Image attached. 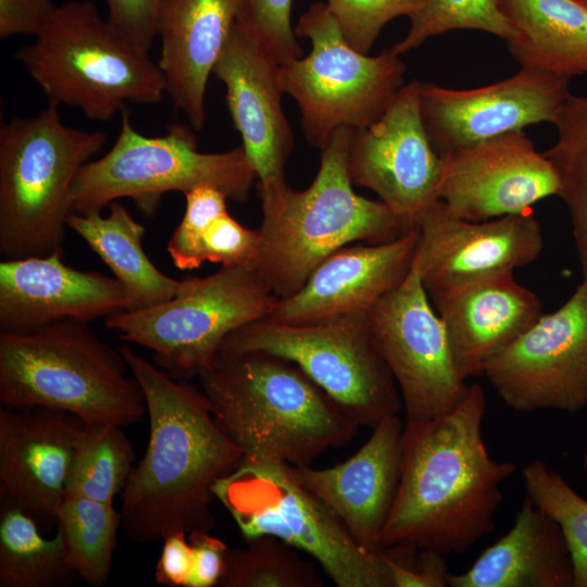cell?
Here are the masks:
<instances>
[{
  "label": "cell",
  "instance_id": "cell-1",
  "mask_svg": "<svg viewBox=\"0 0 587 587\" xmlns=\"http://www.w3.org/2000/svg\"><path fill=\"white\" fill-rule=\"evenodd\" d=\"M486 408L483 387L472 384L452 411L405 422L399 486L380 549L463 553L494 532L501 485L516 466L490 457L482 434Z\"/></svg>",
  "mask_w": 587,
  "mask_h": 587
},
{
  "label": "cell",
  "instance_id": "cell-2",
  "mask_svg": "<svg viewBox=\"0 0 587 587\" xmlns=\"http://www.w3.org/2000/svg\"><path fill=\"white\" fill-rule=\"evenodd\" d=\"M147 405L149 439L122 497L121 525L136 544L211 530L215 484L242 460L200 388L172 378L130 347L120 348Z\"/></svg>",
  "mask_w": 587,
  "mask_h": 587
},
{
  "label": "cell",
  "instance_id": "cell-3",
  "mask_svg": "<svg viewBox=\"0 0 587 587\" xmlns=\"http://www.w3.org/2000/svg\"><path fill=\"white\" fill-rule=\"evenodd\" d=\"M198 378L214 421L245 460L310 465L360 426L297 365L267 352L220 353Z\"/></svg>",
  "mask_w": 587,
  "mask_h": 587
},
{
  "label": "cell",
  "instance_id": "cell-4",
  "mask_svg": "<svg viewBox=\"0 0 587 587\" xmlns=\"http://www.w3.org/2000/svg\"><path fill=\"white\" fill-rule=\"evenodd\" d=\"M352 130L338 129L321 149L320 166L308 188L299 191L288 185L260 196L261 245L252 271L278 298L297 292L336 250L407 233L385 203L354 192L348 167Z\"/></svg>",
  "mask_w": 587,
  "mask_h": 587
},
{
  "label": "cell",
  "instance_id": "cell-5",
  "mask_svg": "<svg viewBox=\"0 0 587 587\" xmlns=\"http://www.w3.org/2000/svg\"><path fill=\"white\" fill-rule=\"evenodd\" d=\"M0 402L64 411L87 425L126 426L147 414L120 349L89 322L63 320L25 333L0 330Z\"/></svg>",
  "mask_w": 587,
  "mask_h": 587
},
{
  "label": "cell",
  "instance_id": "cell-6",
  "mask_svg": "<svg viewBox=\"0 0 587 587\" xmlns=\"http://www.w3.org/2000/svg\"><path fill=\"white\" fill-rule=\"evenodd\" d=\"M15 58L48 99L107 122L126 103L155 104L166 95L158 62L125 40L93 2L58 5Z\"/></svg>",
  "mask_w": 587,
  "mask_h": 587
},
{
  "label": "cell",
  "instance_id": "cell-7",
  "mask_svg": "<svg viewBox=\"0 0 587 587\" xmlns=\"http://www.w3.org/2000/svg\"><path fill=\"white\" fill-rule=\"evenodd\" d=\"M107 141L102 130L65 125L59 107L0 127V251L4 259L62 250L79 170Z\"/></svg>",
  "mask_w": 587,
  "mask_h": 587
},
{
  "label": "cell",
  "instance_id": "cell-8",
  "mask_svg": "<svg viewBox=\"0 0 587 587\" xmlns=\"http://www.w3.org/2000/svg\"><path fill=\"white\" fill-rule=\"evenodd\" d=\"M121 117L111 149L76 175L71 212H100L117 199L129 198L151 215L164 193H185L199 186L215 187L236 202L249 198L257 173L241 146L201 152L191 126L171 124L164 135L149 137L134 128L126 109Z\"/></svg>",
  "mask_w": 587,
  "mask_h": 587
},
{
  "label": "cell",
  "instance_id": "cell-9",
  "mask_svg": "<svg viewBox=\"0 0 587 587\" xmlns=\"http://www.w3.org/2000/svg\"><path fill=\"white\" fill-rule=\"evenodd\" d=\"M245 540L276 537L312 557L338 587H392L384 549L367 550L292 476L290 465L245 460L213 488Z\"/></svg>",
  "mask_w": 587,
  "mask_h": 587
},
{
  "label": "cell",
  "instance_id": "cell-10",
  "mask_svg": "<svg viewBox=\"0 0 587 587\" xmlns=\"http://www.w3.org/2000/svg\"><path fill=\"white\" fill-rule=\"evenodd\" d=\"M297 37L311 42L305 57L280 64L284 93L298 104L308 143L323 149L340 128L375 122L403 87L405 64L391 48L369 55L351 47L323 1L298 20Z\"/></svg>",
  "mask_w": 587,
  "mask_h": 587
},
{
  "label": "cell",
  "instance_id": "cell-11",
  "mask_svg": "<svg viewBox=\"0 0 587 587\" xmlns=\"http://www.w3.org/2000/svg\"><path fill=\"white\" fill-rule=\"evenodd\" d=\"M267 352L297 365L360 426L398 415L402 399L366 314L307 323L260 319L232 333L220 353ZM218 353V354H220Z\"/></svg>",
  "mask_w": 587,
  "mask_h": 587
},
{
  "label": "cell",
  "instance_id": "cell-12",
  "mask_svg": "<svg viewBox=\"0 0 587 587\" xmlns=\"http://www.w3.org/2000/svg\"><path fill=\"white\" fill-rule=\"evenodd\" d=\"M277 300L254 271L222 267L179 280L176 294L165 302L117 312L104 324L122 340L151 350L167 371L198 376L232 333L267 317Z\"/></svg>",
  "mask_w": 587,
  "mask_h": 587
},
{
  "label": "cell",
  "instance_id": "cell-13",
  "mask_svg": "<svg viewBox=\"0 0 587 587\" xmlns=\"http://www.w3.org/2000/svg\"><path fill=\"white\" fill-rule=\"evenodd\" d=\"M367 324L401 395L407 422L452 411L470 385L460 375L445 325L415 261L405 279L367 312Z\"/></svg>",
  "mask_w": 587,
  "mask_h": 587
},
{
  "label": "cell",
  "instance_id": "cell-14",
  "mask_svg": "<svg viewBox=\"0 0 587 587\" xmlns=\"http://www.w3.org/2000/svg\"><path fill=\"white\" fill-rule=\"evenodd\" d=\"M483 375L516 412L587 407V280L485 364Z\"/></svg>",
  "mask_w": 587,
  "mask_h": 587
},
{
  "label": "cell",
  "instance_id": "cell-15",
  "mask_svg": "<svg viewBox=\"0 0 587 587\" xmlns=\"http://www.w3.org/2000/svg\"><path fill=\"white\" fill-rule=\"evenodd\" d=\"M420 89L419 80L404 84L375 122L352 130L349 147L352 184L375 192L403 232L417 229L440 200L442 159L424 126Z\"/></svg>",
  "mask_w": 587,
  "mask_h": 587
},
{
  "label": "cell",
  "instance_id": "cell-16",
  "mask_svg": "<svg viewBox=\"0 0 587 587\" xmlns=\"http://www.w3.org/2000/svg\"><path fill=\"white\" fill-rule=\"evenodd\" d=\"M570 80L521 67L513 76L472 89L421 83L422 118L441 157L529 125L553 123L571 93Z\"/></svg>",
  "mask_w": 587,
  "mask_h": 587
},
{
  "label": "cell",
  "instance_id": "cell-17",
  "mask_svg": "<svg viewBox=\"0 0 587 587\" xmlns=\"http://www.w3.org/2000/svg\"><path fill=\"white\" fill-rule=\"evenodd\" d=\"M414 261L428 297L536 261L544 247L529 212L473 222L452 214L439 200L417 227Z\"/></svg>",
  "mask_w": 587,
  "mask_h": 587
},
{
  "label": "cell",
  "instance_id": "cell-18",
  "mask_svg": "<svg viewBox=\"0 0 587 587\" xmlns=\"http://www.w3.org/2000/svg\"><path fill=\"white\" fill-rule=\"evenodd\" d=\"M441 159L440 200L463 220L520 214L559 195L551 161L536 150L524 130L447 152Z\"/></svg>",
  "mask_w": 587,
  "mask_h": 587
},
{
  "label": "cell",
  "instance_id": "cell-19",
  "mask_svg": "<svg viewBox=\"0 0 587 587\" xmlns=\"http://www.w3.org/2000/svg\"><path fill=\"white\" fill-rule=\"evenodd\" d=\"M280 64L238 22L213 68L258 179L259 195L288 186L294 134L282 104Z\"/></svg>",
  "mask_w": 587,
  "mask_h": 587
},
{
  "label": "cell",
  "instance_id": "cell-20",
  "mask_svg": "<svg viewBox=\"0 0 587 587\" xmlns=\"http://www.w3.org/2000/svg\"><path fill=\"white\" fill-rule=\"evenodd\" d=\"M86 424L47 408L0 409L1 495L38 523L53 524Z\"/></svg>",
  "mask_w": 587,
  "mask_h": 587
},
{
  "label": "cell",
  "instance_id": "cell-21",
  "mask_svg": "<svg viewBox=\"0 0 587 587\" xmlns=\"http://www.w3.org/2000/svg\"><path fill=\"white\" fill-rule=\"evenodd\" d=\"M63 251L0 263V330L25 333L63 321L84 322L127 310L128 296L115 277L79 271Z\"/></svg>",
  "mask_w": 587,
  "mask_h": 587
},
{
  "label": "cell",
  "instance_id": "cell-22",
  "mask_svg": "<svg viewBox=\"0 0 587 587\" xmlns=\"http://www.w3.org/2000/svg\"><path fill=\"white\" fill-rule=\"evenodd\" d=\"M417 237V229H413L389 241L336 250L311 272L297 292L278 298L267 319L307 323L367 314L408 276Z\"/></svg>",
  "mask_w": 587,
  "mask_h": 587
},
{
  "label": "cell",
  "instance_id": "cell-23",
  "mask_svg": "<svg viewBox=\"0 0 587 587\" xmlns=\"http://www.w3.org/2000/svg\"><path fill=\"white\" fill-rule=\"evenodd\" d=\"M403 424L383 420L348 460L332 467L294 466L296 480L317 497L367 550H378L400 479Z\"/></svg>",
  "mask_w": 587,
  "mask_h": 587
},
{
  "label": "cell",
  "instance_id": "cell-24",
  "mask_svg": "<svg viewBox=\"0 0 587 587\" xmlns=\"http://www.w3.org/2000/svg\"><path fill=\"white\" fill-rule=\"evenodd\" d=\"M243 0H164L157 22L166 95L193 129L207 118L208 80L239 21Z\"/></svg>",
  "mask_w": 587,
  "mask_h": 587
},
{
  "label": "cell",
  "instance_id": "cell-25",
  "mask_svg": "<svg viewBox=\"0 0 587 587\" xmlns=\"http://www.w3.org/2000/svg\"><path fill=\"white\" fill-rule=\"evenodd\" d=\"M441 319L460 375H483L486 362L513 342L540 315L532 290L504 273L475 280L429 298Z\"/></svg>",
  "mask_w": 587,
  "mask_h": 587
},
{
  "label": "cell",
  "instance_id": "cell-26",
  "mask_svg": "<svg viewBox=\"0 0 587 587\" xmlns=\"http://www.w3.org/2000/svg\"><path fill=\"white\" fill-rule=\"evenodd\" d=\"M449 586L573 587V563L558 523L526 496L510 530Z\"/></svg>",
  "mask_w": 587,
  "mask_h": 587
},
{
  "label": "cell",
  "instance_id": "cell-27",
  "mask_svg": "<svg viewBox=\"0 0 587 587\" xmlns=\"http://www.w3.org/2000/svg\"><path fill=\"white\" fill-rule=\"evenodd\" d=\"M516 37L507 42L523 67L587 74V5L580 0H498Z\"/></svg>",
  "mask_w": 587,
  "mask_h": 587
},
{
  "label": "cell",
  "instance_id": "cell-28",
  "mask_svg": "<svg viewBox=\"0 0 587 587\" xmlns=\"http://www.w3.org/2000/svg\"><path fill=\"white\" fill-rule=\"evenodd\" d=\"M66 226L110 267L127 292V310L149 308L176 294L179 280L161 272L146 254L141 245L146 229L122 203H110L107 216L70 212Z\"/></svg>",
  "mask_w": 587,
  "mask_h": 587
},
{
  "label": "cell",
  "instance_id": "cell-29",
  "mask_svg": "<svg viewBox=\"0 0 587 587\" xmlns=\"http://www.w3.org/2000/svg\"><path fill=\"white\" fill-rule=\"evenodd\" d=\"M0 510V587H60L76 574L68 565L61 532L41 536L38 522L9 497Z\"/></svg>",
  "mask_w": 587,
  "mask_h": 587
},
{
  "label": "cell",
  "instance_id": "cell-30",
  "mask_svg": "<svg viewBox=\"0 0 587 587\" xmlns=\"http://www.w3.org/2000/svg\"><path fill=\"white\" fill-rule=\"evenodd\" d=\"M552 124L557 140L544 153L558 175V197L569 210L583 280H587V96L570 93Z\"/></svg>",
  "mask_w": 587,
  "mask_h": 587
},
{
  "label": "cell",
  "instance_id": "cell-31",
  "mask_svg": "<svg viewBox=\"0 0 587 587\" xmlns=\"http://www.w3.org/2000/svg\"><path fill=\"white\" fill-rule=\"evenodd\" d=\"M121 521L113 504L77 496L63 498L57 511V528L70 567L86 584L100 587L108 582Z\"/></svg>",
  "mask_w": 587,
  "mask_h": 587
},
{
  "label": "cell",
  "instance_id": "cell-32",
  "mask_svg": "<svg viewBox=\"0 0 587 587\" xmlns=\"http://www.w3.org/2000/svg\"><path fill=\"white\" fill-rule=\"evenodd\" d=\"M134 459L122 426L86 424L76 445L65 495L113 504L116 494L125 488Z\"/></svg>",
  "mask_w": 587,
  "mask_h": 587
},
{
  "label": "cell",
  "instance_id": "cell-33",
  "mask_svg": "<svg viewBox=\"0 0 587 587\" xmlns=\"http://www.w3.org/2000/svg\"><path fill=\"white\" fill-rule=\"evenodd\" d=\"M228 550L217 587H322L315 567L297 549L268 535Z\"/></svg>",
  "mask_w": 587,
  "mask_h": 587
},
{
  "label": "cell",
  "instance_id": "cell-34",
  "mask_svg": "<svg viewBox=\"0 0 587 587\" xmlns=\"http://www.w3.org/2000/svg\"><path fill=\"white\" fill-rule=\"evenodd\" d=\"M527 497L560 526L571 554L573 587H587V500L541 459L522 469Z\"/></svg>",
  "mask_w": 587,
  "mask_h": 587
},
{
  "label": "cell",
  "instance_id": "cell-35",
  "mask_svg": "<svg viewBox=\"0 0 587 587\" xmlns=\"http://www.w3.org/2000/svg\"><path fill=\"white\" fill-rule=\"evenodd\" d=\"M409 20L407 35L391 47L399 55L419 48L433 36L457 29L489 33L507 42L516 37L498 0H422Z\"/></svg>",
  "mask_w": 587,
  "mask_h": 587
},
{
  "label": "cell",
  "instance_id": "cell-36",
  "mask_svg": "<svg viewBox=\"0 0 587 587\" xmlns=\"http://www.w3.org/2000/svg\"><path fill=\"white\" fill-rule=\"evenodd\" d=\"M186 208L180 223L167 242L174 265L182 271L199 268L205 261L201 238L207 225L227 212L224 192L212 186H199L184 193Z\"/></svg>",
  "mask_w": 587,
  "mask_h": 587
},
{
  "label": "cell",
  "instance_id": "cell-37",
  "mask_svg": "<svg viewBox=\"0 0 587 587\" xmlns=\"http://www.w3.org/2000/svg\"><path fill=\"white\" fill-rule=\"evenodd\" d=\"M348 43L367 53L386 24L398 16H410L422 0H326Z\"/></svg>",
  "mask_w": 587,
  "mask_h": 587
},
{
  "label": "cell",
  "instance_id": "cell-38",
  "mask_svg": "<svg viewBox=\"0 0 587 587\" xmlns=\"http://www.w3.org/2000/svg\"><path fill=\"white\" fill-rule=\"evenodd\" d=\"M294 0H243L238 23L279 63L303 55L291 25Z\"/></svg>",
  "mask_w": 587,
  "mask_h": 587
},
{
  "label": "cell",
  "instance_id": "cell-39",
  "mask_svg": "<svg viewBox=\"0 0 587 587\" xmlns=\"http://www.w3.org/2000/svg\"><path fill=\"white\" fill-rule=\"evenodd\" d=\"M261 235L249 229L225 212L211 221L201 238L205 262L222 264V267L253 268L259 255Z\"/></svg>",
  "mask_w": 587,
  "mask_h": 587
},
{
  "label": "cell",
  "instance_id": "cell-40",
  "mask_svg": "<svg viewBox=\"0 0 587 587\" xmlns=\"http://www.w3.org/2000/svg\"><path fill=\"white\" fill-rule=\"evenodd\" d=\"M392 587H446L450 572L446 555L409 547L384 548Z\"/></svg>",
  "mask_w": 587,
  "mask_h": 587
},
{
  "label": "cell",
  "instance_id": "cell-41",
  "mask_svg": "<svg viewBox=\"0 0 587 587\" xmlns=\"http://www.w3.org/2000/svg\"><path fill=\"white\" fill-rule=\"evenodd\" d=\"M164 0H105L107 20L138 50L149 53L157 38V22Z\"/></svg>",
  "mask_w": 587,
  "mask_h": 587
},
{
  "label": "cell",
  "instance_id": "cell-42",
  "mask_svg": "<svg viewBox=\"0 0 587 587\" xmlns=\"http://www.w3.org/2000/svg\"><path fill=\"white\" fill-rule=\"evenodd\" d=\"M192 550V567L186 587H213L222 577L229 548L210 530L188 534Z\"/></svg>",
  "mask_w": 587,
  "mask_h": 587
},
{
  "label": "cell",
  "instance_id": "cell-43",
  "mask_svg": "<svg viewBox=\"0 0 587 587\" xmlns=\"http://www.w3.org/2000/svg\"><path fill=\"white\" fill-rule=\"evenodd\" d=\"M57 7L52 0H0V38L15 35L36 37Z\"/></svg>",
  "mask_w": 587,
  "mask_h": 587
},
{
  "label": "cell",
  "instance_id": "cell-44",
  "mask_svg": "<svg viewBox=\"0 0 587 587\" xmlns=\"http://www.w3.org/2000/svg\"><path fill=\"white\" fill-rule=\"evenodd\" d=\"M192 567V550L185 532L174 533L162 541L154 577L158 584L186 587Z\"/></svg>",
  "mask_w": 587,
  "mask_h": 587
},
{
  "label": "cell",
  "instance_id": "cell-45",
  "mask_svg": "<svg viewBox=\"0 0 587 587\" xmlns=\"http://www.w3.org/2000/svg\"><path fill=\"white\" fill-rule=\"evenodd\" d=\"M583 469L587 473V446L583 455Z\"/></svg>",
  "mask_w": 587,
  "mask_h": 587
},
{
  "label": "cell",
  "instance_id": "cell-46",
  "mask_svg": "<svg viewBox=\"0 0 587 587\" xmlns=\"http://www.w3.org/2000/svg\"><path fill=\"white\" fill-rule=\"evenodd\" d=\"M580 1L587 5V0H580Z\"/></svg>",
  "mask_w": 587,
  "mask_h": 587
}]
</instances>
